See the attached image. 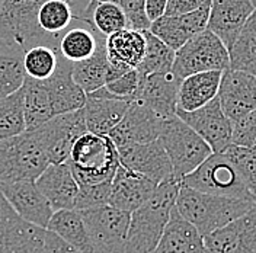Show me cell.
Wrapping results in <instances>:
<instances>
[{
	"instance_id": "obj_1",
	"label": "cell",
	"mask_w": 256,
	"mask_h": 253,
	"mask_svg": "<svg viewBox=\"0 0 256 253\" xmlns=\"http://www.w3.org/2000/svg\"><path fill=\"white\" fill-rule=\"evenodd\" d=\"M179 188L180 182L175 178L160 182L148 200L130 214L124 253L154 252L170 211L175 206Z\"/></svg>"
},
{
	"instance_id": "obj_2",
	"label": "cell",
	"mask_w": 256,
	"mask_h": 253,
	"mask_svg": "<svg viewBox=\"0 0 256 253\" xmlns=\"http://www.w3.org/2000/svg\"><path fill=\"white\" fill-rule=\"evenodd\" d=\"M255 204L249 200L212 195L180 185L175 208L204 238L208 233L239 218Z\"/></svg>"
},
{
	"instance_id": "obj_3",
	"label": "cell",
	"mask_w": 256,
	"mask_h": 253,
	"mask_svg": "<svg viewBox=\"0 0 256 253\" xmlns=\"http://www.w3.org/2000/svg\"><path fill=\"white\" fill-rule=\"evenodd\" d=\"M66 163L79 185H92L111 180L120 158L110 136L84 131L73 144Z\"/></svg>"
},
{
	"instance_id": "obj_4",
	"label": "cell",
	"mask_w": 256,
	"mask_h": 253,
	"mask_svg": "<svg viewBox=\"0 0 256 253\" xmlns=\"http://www.w3.org/2000/svg\"><path fill=\"white\" fill-rule=\"evenodd\" d=\"M159 140L170 160L174 178L179 182L212 153L207 142L178 115L162 121Z\"/></svg>"
},
{
	"instance_id": "obj_5",
	"label": "cell",
	"mask_w": 256,
	"mask_h": 253,
	"mask_svg": "<svg viewBox=\"0 0 256 253\" xmlns=\"http://www.w3.org/2000/svg\"><path fill=\"white\" fill-rule=\"evenodd\" d=\"M46 0H3L0 9V38L18 44L24 51L46 44L58 51L60 40L50 36L38 25V10Z\"/></svg>"
},
{
	"instance_id": "obj_6",
	"label": "cell",
	"mask_w": 256,
	"mask_h": 253,
	"mask_svg": "<svg viewBox=\"0 0 256 253\" xmlns=\"http://www.w3.org/2000/svg\"><path fill=\"white\" fill-rule=\"evenodd\" d=\"M48 164L47 154L32 131L0 140V184L35 180Z\"/></svg>"
},
{
	"instance_id": "obj_7",
	"label": "cell",
	"mask_w": 256,
	"mask_h": 253,
	"mask_svg": "<svg viewBox=\"0 0 256 253\" xmlns=\"http://www.w3.org/2000/svg\"><path fill=\"white\" fill-rule=\"evenodd\" d=\"M180 185L206 194L256 202L250 192L246 190L234 163L224 152L211 153L195 170L180 179Z\"/></svg>"
},
{
	"instance_id": "obj_8",
	"label": "cell",
	"mask_w": 256,
	"mask_h": 253,
	"mask_svg": "<svg viewBox=\"0 0 256 253\" xmlns=\"http://www.w3.org/2000/svg\"><path fill=\"white\" fill-rule=\"evenodd\" d=\"M228 67V50L214 32L206 28L176 50L172 73L184 79L194 73L210 70L224 72Z\"/></svg>"
},
{
	"instance_id": "obj_9",
	"label": "cell",
	"mask_w": 256,
	"mask_h": 253,
	"mask_svg": "<svg viewBox=\"0 0 256 253\" xmlns=\"http://www.w3.org/2000/svg\"><path fill=\"white\" fill-rule=\"evenodd\" d=\"M94 253H124L130 214L110 204L80 210Z\"/></svg>"
},
{
	"instance_id": "obj_10",
	"label": "cell",
	"mask_w": 256,
	"mask_h": 253,
	"mask_svg": "<svg viewBox=\"0 0 256 253\" xmlns=\"http://www.w3.org/2000/svg\"><path fill=\"white\" fill-rule=\"evenodd\" d=\"M42 146L50 163H64L78 137L88 131L83 108L78 111L58 114L44 124L31 130Z\"/></svg>"
},
{
	"instance_id": "obj_11",
	"label": "cell",
	"mask_w": 256,
	"mask_h": 253,
	"mask_svg": "<svg viewBox=\"0 0 256 253\" xmlns=\"http://www.w3.org/2000/svg\"><path fill=\"white\" fill-rule=\"evenodd\" d=\"M44 233L20 218L0 192V253H44Z\"/></svg>"
},
{
	"instance_id": "obj_12",
	"label": "cell",
	"mask_w": 256,
	"mask_h": 253,
	"mask_svg": "<svg viewBox=\"0 0 256 253\" xmlns=\"http://www.w3.org/2000/svg\"><path fill=\"white\" fill-rule=\"evenodd\" d=\"M176 115L211 147L212 153L224 152L232 144V121L224 115L218 98L194 111L176 110Z\"/></svg>"
},
{
	"instance_id": "obj_13",
	"label": "cell",
	"mask_w": 256,
	"mask_h": 253,
	"mask_svg": "<svg viewBox=\"0 0 256 253\" xmlns=\"http://www.w3.org/2000/svg\"><path fill=\"white\" fill-rule=\"evenodd\" d=\"M116 152L121 166L147 176L158 184L174 178L170 160L159 138L148 142L116 146Z\"/></svg>"
},
{
	"instance_id": "obj_14",
	"label": "cell",
	"mask_w": 256,
	"mask_h": 253,
	"mask_svg": "<svg viewBox=\"0 0 256 253\" xmlns=\"http://www.w3.org/2000/svg\"><path fill=\"white\" fill-rule=\"evenodd\" d=\"M217 98L224 115L232 124L236 122L256 110V76L242 70L226 68L222 73Z\"/></svg>"
},
{
	"instance_id": "obj_15",
	"label": "cell",
	"mask_w": 256,
	"mask_h": 253,
	"mask_svg": "<svg viewBox=\"0 0 256 253\" xmlns=\"http://www.w3.org/2000/svg\"><path fill=\"white\" fill-rule=\"evenodd\" d=\"M206 253H256V204L239 218L204 236Z\"/></svg>"
},
{
	"instance_id": "obj_16",
	"label": "cell",
	"mask_w": 256,
	"mask_h": 253,
	"mask_svg": "<svg viewBox=\"0 0 256 253\" xmlns=\"http://www.w3.org/2000/svg\"><path fill=\"white\" fill-rule=\"evenodd\" d=\"M0 192L25 222L47 228V224L54 212L47 198L36 188L35 180H12L0 184Z\"/></svg>"
},
{
	"instance_id": "obj_17",
	"label": "cell",
	"mask_w": 256,
	"mask_h": 253,
	"mask_svg": "<svg viewBox=\"0 0 256 253\" xmlns=\"http://www.w3.org/2000/svg\"><path fill=\"white\" fill-rule=\"evenodd\" d=\"M163 118L146 105L132 100L122 120L108 134L115 146L148 142L159 138Z\"/></svg>"
},
{
	"instance_id": "obj_18",
	"label": "cell",
	"mask_w": 256,
	"mask_h": 253,
	"mask_svg": "<svg viewBox=\"0 0 256 253\" xmlns=\"http://www.w3.org/2000/svg\"><path fill=\"white\" fill-rule=\"evenodd\" d=\"M72 66V62L66 60L60 52H57L56 70L48 79L41 80L47 90L54 115L78 111L84 106L86 94L73 79Z\"/></svg>"
},
{
	"instance_id": "obj_19",
	"label": "cell",
	"mask_w": 256,
	"mask_h": 253,
	"mask_svg": "<svg viewBox=\"0 0 256 253\" xmlns=\"http://www.w3.org/2000/svg\"><path fill=\"white\" fill-rule=\"evenodd\" d=\"M210 0H207L200 9L191 14L178 16H160L159 19L150 24L148 31L162 40L174 51L180 48L194 35L200 34L207 28Z\"/></svg>"
},
{
	"instance_id": "obj_20",
	"label": "cell",
	"mask_w": 256,
	"mask_h": 253,
	"mask_svg": "<svg viewBox=\"0 0 256 253\" xmlns=\"http://www.w3.org/2000/svg\"><path fill=\"white\" fill-rule=\"evenodd\" d=\"M179 83L180 79L172 72L140 76L134 100L146 105L163 120L174 116L176 115Z\"/></svg>"
},
{
	"instance_id": "obj_21",
	"label": "cell",
	"mask_w": 256,
	"mask_h": 253,
	"mask_svg": "<svg viewBox=\"0 0 256 253\" xmlns=\"http://www.w3.org/2000/svg\"><path fill=\"white\" fill-rule=\"evenodd\" d=\"M130 104V100L112 95L105 86L86 94L83 111L88 131L108 136L112 128L122 120Z\"/></svg>"
},
{
	"instance_id": "obj_22",
	"label": "cell",
	"mask_w": 256,
	"mask_h": 253,
	"mask_svg": "<svg viewBox=\"0 0 256 253\" xmlns=\"http://www.w3.org/2000/svg\"><path fill=\"white\" fill-rule=\"evenodd\" d=\"M254 10L252 0H210L207 30L214 32L228 50Z\"/></svg>"
},
{
	"instance_id": "obj_23",
	"label": "cell",
	"mask_w": 256,
	"mask_h": 253,
	"mask_svg": "<svg viewBox=\"0 0 256 253\" xmlns=\"http://www.w3.org/2000/svg\"><path fill=\"white\" fill-rule=\"evenodd\" d=\"M156 186L158 182L120 164L111 180L108 204L114 208L132 212L148 200Z\"/></svg>"
},
{
	"instance_id": "obj_24",
	"label": "cell",
	"mask_w": 256,
	"mask_h": 253,
	"mask_svg": "<svg viewBox=\"0 0 256 253\" xmlns=\"http://www.w3.org/2000/svg\"><path fill=\"white\" fill-rule=\"evenodd\" d=\"M36 188L47 198L54 211L73 208L79 190V184L72 174L70 166L64 163H50L35 179Z\"/></svg>"
},
{
	"instance_id": "obj_25",
	"label": "cell",
	"mask_w": 256,
	"mask_h": 253,
	"mask_svg": "<svg viewBox=\"0 0 256 253\" xmlns=\"http://www.w3.org/2000/svg\"><path fill=\"white\" fill-rule=\"evenodd\" d=\"M153 253H206L204 238L174 206Z\"/></svg>"
},
{
	"instance_id": "obj_26",
	"label": "cell",
	"mask_w": 256,
	"mask_h": 253,
	"mask_svg": "<svg viewBox=\"0 0 256 253\" xmlns=\"http://www.w3.org/2000/svg\"><path fill=\"white\" fill-rule=\"evenodd\" d=\"M222 73L223 72L220 70H210L194 73L180 79L176 110L194 111L212 100L218 94Z\"/></svg>"
},
{
	"instance_id": "obj_27",
	"label": "cell",
	"mask_w": 256,
	"mask_h": 253,
	"mask_svg": "<svg viewBox=\"0 0 256 253\" xmlns=\"http://www.w3.org/2000/svg\"><path fill=\"white\" fill-rule=\"evenodd\" d=\"M105 50L110 63H118L136 68L146 51L143 31L124 28L105 36Z\"/></svg>"
},
{
	"instance_id": "obj_28",
	"label": "cell",
	"mask_w": 256,
	"mask_h": 253,
	"mask_svg": "<svg viewBox=\"0 0 256 253\" xmlns=\"http://www.w3.org/2000/svg\"><path fill=\"white\" fill-rule=\"evenodd\" d=\"M74 24L76 25L68 26L63 32L58 42V52L72 63L89 58L96 51L102 36V34L95 26H90L78 19Z\"/></svg>"
},
{
	"instance_id": "obj_29",
	"label": "cell",
	"mask_w": 256,
	"mask_h": 253,
	"mask_svg": "<svg viewBox=\"0 0 256 253\" xmlns=\"http://www.w3.org/2000/svg\"><path fill=\"white\" fill-rule=\"evenodd\" d=\"M47 230L54 232L67 243L73 244L84 253H94L90 238L86 230L80 210L76 208H63L52 212L47 224Z\"/></svg>"
},
{
	"instance_id": "obj_30",
	"label": "cell",
	"mask_w": 256,
	"mask_h": 253,
	"mask_svg": "<svg viewBox=\"0 0 256 253\" xmlns=\"http://www.w3.org/2000/svg\"><path fill=\"white\" fill-rule=\"evenodd\" d=\"M24 50L0 38V99L15 94L25 82Z\"/></svg>"
},
{
	"instance_id": "obj_31",
	"label": "cell",
	"mask_w": 256,
	"mask_h": 253,
	"mask_svg": "<svg viewBox=\"0 0 256 253\" xmlns=\"http://www.w3.org/2000/svg\"><path fill=\"white\" fill-rule=\"evenodd\" d=\"M108 70V57L105 50V36L102 35L96 51L86 60L76 62L72 66V76L83 89L84 94H90L105 86Z\"/></svg>"
},
{
	"instance_id": "obj_32",
	"label": "cell",
	"mask_w": 256,
	"mask_h": 253,
	"mask_svg": "<svg viewBox=\"0 0 256 253\" xmlns=\"http://www.w3.org/2000/svg\"><path fill=\"white\" fill-rule=\"evenodd\" d=\"M25 131L35 130L54 116L47 90L40 80L25 78L22 84Z\"/></svg>"
},
{
	"instance_id": "obj_33",
	"label": "cell",
	"mask_w": 256,
	"mask_h": 253,
	"mask_svg": "<svg viewBox=\"0 0 256 253\" xmlns=\"http://www.w3.org/2000/svg\"><path fill=\"white\" fill-rule=\"evenodd\" d=\"M230 67L233 70L248 72L256 76V9L228 48Z\"/></svg>"
},
{
	"instance_id": "obj_34",
	"label": "cell",
	"mask_w": 256,
	"mask_h": 253,
	"mask_svg": "<svg viewBox=\"0 0 256 253\" xmlns=\"http://www.w3.org/2000/svg\"><path fill=\"white\" fill-rule=\"evenodd\" d=\"M146 38V51L143 58L136 67L140 76L154 74V73H169L172 72V64L175 60V51L168 47L162 40L152 32L143 31Z\"/></svg>"
},
{
	"instance_id": "obj_35",
	"label": "cell",
	"mask_w": 256,
	"mask_h": 253,
	"mask_svg": "<svg viewBox=\"0 0 256 253\" xmlns=\"http://www.w3.org/2000/svg\"><path fill=\"white\" fill-rule=\"evenodd\" d=\"M73 8L66 0H46L38 10V25L50 36L62 38L63 32L76 20Z\"/></svg>"
},
{
	"instance_id": "obj_36",
	"label": "cell",
	"mask_w": 256,
	"mask_h": 253,
	"mask_svg": "<svg viewBox=\"0 0 256 253\" xmlns=\"http://www.w3.org/2000/svg\"><path fill=\"white\" fill-rule=\"evenodd\" d=\"M25 131L22 88L15 94L0 99V140Z\"/></svg>"
},
{
	"instance_id": "obj_37",
	"label": "cell",
	"mask_w": 256,
	"mask_h": 253,
	"mask_svg": "<svg viewBox=\"0 0 256 253\" xmlns=\"http://www.w3.org/2000/svg\"><path fill=\"white\" fill-rule=\"evenodd\" d=\"M57 50L46 44L32 46L24 52V67L26 78L34 80L48 79L57 66Z\"/></svg>"
},
{
	"instance_id": "obj_38",
	"label": "cell",
	"mask_w": 256,
	"mask_h": 253,
	"mask_svg": "<svg viewBox=\"0 0 256 253\" xmlns=\"http://www.w3.org/2000/svg\"><path fill=\"white\" fill-rule=\"evenodd\" d=\"M90 22L105 36L128 26L124 10L116 3L108 0H98L90 15Z\"/></svg>"
},
{
	"instance_id": "obj_39",
	"label": "cell",
	"mask_w": 256,
	"mask_h": 253,
	"mask_svg": "<svg viewBox=\"0 0 256 253\" xmlns=\"http://www.w3.org/2000/svg\"><path fill=\"white\" fill-rule=\"evenodd\" d=\"M224 153L234 163L246 190L250 192L256 201V147L248 148L230 144Z\"/></svg>"
},
{
	"instance_id": "obj_40",
	"label": "cell",
	"mask_w": 256,
	"mask_h": 253,
	"mask_svg": "<svg viewBox=\"0 0 256 253\" xmlns=\"http://www.w3.org/2000/svg\"><path fill=\"white\" fill-rule=\"evenodd\" d=\"M111 180L92 184V185H79V190H78L73 208L86 210V208L108 204L110 192H111Z\"/></svg>"
},
{
	"instance_id": "obj_41",
	"label": "cell",
	"mask_w": 256,
	"mask_h": 253,
	"mask_svg": "<svg viewBox=\"0 0 256 253\" xmlns=\"http://www.w3.org/2000/svg\"><path fill=\"white\" fill-rule=\"evenodd\" d=\"M232 144L255 148L256 147V110L246 114L236 122L232 130Z\"/></svg>"
},
{
	"instance_id": "obj_42",
	"label": "cell",
	"mask_w": 256,
	"mask_h": 253,
	"mask_svg": "<svg viewBox=\"0 0 256 253\" xmlns=\"http://www.w3.org/2000/svg\"><path fill=\"white\" fill-rule=\"evenodd\" d=\"M140 83V74L136 68H130L124 74L118 76L116 79L110 80L105 83V88L111 92L112 95L122 98L126 100L132 102Z\"/></svg>"
},
{
	"instance_id": "obj_43",
	"label": "cell",
	"mask_w": 256,
	"mask_h": 253,
	"mask_svg": "<svg viewBox=\"0 0 256 253\" xmlns=\"http://www.w3.org/2000/svg\"><path fill=\"white\" fill-rule=\"evenodd\" d=\"M116 3L127 16L128 28L137 31H147L150 28V20L146 16V0H108Z\"/></svg>"
},
{
	"instance_id": "obj_44",
	"label": "cell",
	"mask_w": 256,
	"mask_h": 253,
	"mask_svg": "<svg viewBox=\"0 0 256 253\" xmlns=\"http://www.w3.org/2000/svg\"><path fill=\"white\" fill-rule=\"evenodd\" d=\"M44 253H84L73 244L67 243L54 232L47 230L44 233Z\"/></svg>"
},
{
	"instance_id": "obj_45",
	"label": "cell",
	"mask_w": 256,
	"mask_h": 253,
	"mask_svg": "<svg viewBox=\"0 0 256 253\" xmlns=\"http://www.w3.org/2000/svg\"><path fill=\"white\" fill-rule=\"evenodd\" d=\"M207 0H168L164 15L178 16L191 14L194 10L200 9Z\"/></svg>"
},
{
	"instance_id": "obj_46",
	"label": "cell",
	"mask_w": 256,
	"mask_h": 253,
	"mask_svg": "<svg viewBox=\"0 0 256 253\" xmlns=\"http://www.w3.org/2000/svg\"><path fill=\"white\" fill-rule=\"evenodd\" d=\"M168 0H146V16L150 22L159 19L160 16L164 15Z\"/></svg>"
},
{
	"instance_id": "obj_47",
	"label": "cell",
	"mask_w": 256,
	"mask_h": 253,
	"mask_svg": "<svg viewBox=\"0 0 256 253\" xmlns=\"http://www.w3.org/2000/svg\"><path fill=\"white\" fill-rule=\"evenodd\" d=\"M66 2H68V3H70V6L73 8L74 15H76V18H78V20H79L80 18L83 16L84 10H86V8H88V4H89V0H66Z\"/></svg>"
},
{
	"instance_id": "obj_48",
	"label": "cell",
	"mask_w": 256,
	"mask_h": 253,
	"mask_svg": "<svg viewBox=\"0 0 256 253\" xmlns=\"http://www.w3.org/2000/svg\"><path fill=\"white\" fill-rule=\"evenodd\" d=\"M96 3H98V0H89V4H88V8H86L84 14H83V16L80 18L79 20L84 22V24H88V25H90V26H94V25H92V22H90V15H92V10H94V8H95Z\"/></svg>"
},
{
	"instance_id": "obj_49",
	"label": "cell",
	"mask_w": 256,
	"mask_h": 253,
	"mask_svg": "<svg viewBox=\"0 0 256 253\" xmlns=\"http://www.w3.org/2000/svg\"><path fill=\"white\" fill-rule=\"evenodd\" d=\"M252 3H254V6H255V9H256V0H252Z\"/></svg>"
},
{
	"instance_id": "obj_50",
	"label": "cell",
	"mask_w": 256,
	"mask_h": 253,
	"mask_svg": "<svg viewBox=\"0 0 256 253\" xmlns=\"http://www.w3.org/2000/svg\"><path fill=\"white\" fill-rule=\"evenodd\" d=\"M2 3H3V0H0V9H2Z\"/></svg>"
}]
</instances>
